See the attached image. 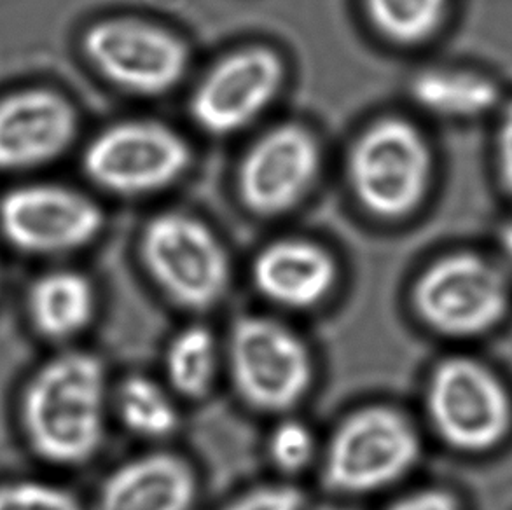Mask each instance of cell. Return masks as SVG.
<instances>
[{
  "instance_id": "1",
  "label": "cell",
  "mask_w": 512,
  "mask_h": 510,
  "mask_svg": "<svg viewBox=\"0 0 512 510\" xmlns=\"http://www.w3.org/2000/svg\"><path fill=\"white\" fill-rule=\"evenodd\" d=\"M105 388L104 366L90 353H65L44 364L21 404L37 455L60 465L88 462L104 439Z\"/></svg>"
},
{
  "instance_id": "2",
  "label": "cell",
  "mask_w": 512,
  "mask_h": 510,
  "mask_svg": "<svg viewBox=\"0 0 512 510\" xmlns=\"http://www.w3.org/2000/svg\"><path fill=\"white\" fill-rule=\"evenodd\" d=\"M413 308L423 324L443 338H485L511 313V276L499 259L474 250L450 252L430 262L416 278Z\"/></svg>"
},
{
  "instance_id": "3",
  "label": "cell",
  "mask_w": 512,
  "mask_h": 510,
  "mask_svg": "<svg viewBox=\"0 0 512 510\" xmlns=\"http://www.w3.org/2000/svg\"><path fill=\"white\" fill-rule=\"evenodd\" d=\"M425 411L444 446L479 456L512 434V393L483 360L455 355L439 362L425 388Z\"/></svg>"
},
{
  "instance_id": "4",
  "label": "cell",
  "mask_w": 512,
  "mask_h": 510,
  "mask_svg": "<svg viewBox=\"0 0 512 510\" xmlns=\"http://www.w3.org/2000/svg\"><path fill=\"white\" fill-rule=\"evenodd\" d=\"M434 170L429 140L402 118L380 119L369 126L348 158V179L357 200L385 221H401L422 207Z\"/></svg>"
},
{
  "instance_id": "5",
  "label": "cell",
  "mask_w": 512,
  "mask_h": 510,
  "mask_svg": "<svg viewBox=\"0 0 512 510\" xmlns=\"http://www.w3.org/2000/svg\"><path fill=\"white\" fill-rule=\"evenodd\" d=\"M420 455V435L404 414L387 406L366 407L336 428L327 446L324 479L336 493H371L408 476Z\"/></svg>"
},
{
  "instance_id": "6",
  "label": "cell",
  "mask_w": 512,
  "mask_h": 510,
  "mask_svg": "<svg viewBox=\"0 0 512 510\" xmlns=\"http://www.w3.org/2000/svg\"><path fill=\"white\" fill-rule=\"evenodd\" d=\"M140 252L154 282L182 308L208 310L228 292V254L219 238L191 215L153 217L142 233Z\"/></svg>"
},
{
  "instance_id": "7",
  "label": "cell",
  "mask_w": 512,
  "mask_h": 510,
  "mask_svg": "<svg viewBox=\"0 0 512 510\" xmlns=\"http://www.w3.org/2000/svg\"><path fill=\"white\" fill-rule=\"evenodd\" d=\"M228 362L238 393L261 411L291 409L312 385V357L305 343L268 317H243L233 325Z\"/></svg>"
},
{
  "instance_id": "8",
  "label": "cell",
  "mask_w": 512,
  "mask_h": 510,
  "mask_svg": "<svg viewBox=\"0 0 512 510\" xmlns=\"http://www.w3.org/2000/svg\"><path fill=\"white\" fill-rule=\"evenodd\" d=\"M84 170L107 191L125 196L156 193L191 163L186 140L151 121L119 123L102 131L84 154Z\"/></svg>"
},
{
  "instance_id": "9",
  "label": "cell",
  "mask_w": 512,
  "mask_h": 510,
  "mask_svg": "<svg viewBox=\"0 0 512 510\" xmlns=\"http://www.w3.org/2000/svg\"><path fill=\"white\" fill-rule=\"evenodd\" d=\"M83 46L102 76L121 90L146 97L173 90L189 65L186 44L147 21H98L84 34Z\"/></svg>"
},
{
  "instance_id": "10",
  "label": "cell",
  "mask_w": 512,
  "mask_h": 510,
  "mask_svg": "<svg viewBox=\"0 0 512 510\" xmlns=\"http://www.w3.org/2000/svg\"><path fill=\"white\" fill-rule=\"evenodd\" d=\"M7 240L30 254H62L93 242L104 214L81 193L60 186L14 189L0 203Z\"/></svg>"
},
{
  "instance_id": "11",
  "label": "cell",
  "mask_w": 512,
  "mask_h": 510,
  "mask_svg": "<svg viewBox=\"0 0 512 510\" xmlns=\"http://www.w3.org/2000/svg\"><path fill=\"white\" fill-rule=\"evenodd\" d=\"M282 84L284 62L273 49H240L201 81L191 98V114L208 133L229 135L259 118Z\"/></svg>"
},
{
  "instance_id": "12",
  "label": "cell",
  "mask_w": 512,
  "mask_h": 510,
  "mask_svg": "<svg viewBox=\"0 0 512 510\" xmlns=\"http://www.w3.org/2000/svg\"><path fill=\"white\" fill-rule=\"evenodd\" d=\"M319 168V144L312 133L299 125L277 126L245 154L238 191L254 214H285L303 200Z\"/></svg>"
},
{
  "instance_id": "13",
  "label": "cell",
  "mask_w": 512,
  "mask_h": 510,
  "mask_svg": "<svg viewBox=\"0 0 512 510\" xmlns=\"http://www.w3.org/2000/svg\"><path fill=\"white\" fill-rule=\"evenodd\" d=\"M74 107L55 91L28 90L0 102V168L23 170L58 158L76 137Z\"/></svg>"
},
{
  "instance_id": "14",
  "label": "cell",
  "mask_w": 512,
  "mask_h": 510,
  "mask_svg": "<svg viewBox=\"0 0 512 510\" xmlns=\"http://www.w3.org/2000/svg\"><path fill=\"white\" fill-rule=\"evenodd\" d=\"M336 262L320 245L280 240L257 254L252 278L273 303L303 310L324 301L336 283Z\"/></svg>"
},
{
  "instance_id": "15",
  "label": "cell",
  "mask_w": 512,
  "mask_h": 510,
  "mask_svg": "<svg viewBox=\"0 0 512 510\" xmlns=\"http://www.w3.org/2000/svg\"><path fill=\"white\" fill-rule=\"evenodd\" d=\"M196 477L180 456H140L107 477L98 510H191Z\"/></svg>"
},
{
  "instance_id": "16",
  "label": "cell",
  "mask_w": 512,
  "mask_h": 510,
  "mask_svg": "<svg viewBox=\"0 0 512 510\" xmlns=\"http://www.w3.org/2000/svg\"><path fill=\"white\" fill-rule=\"evenodd\" d=\"M409 93L422 111L444 121H478L493 116L506 102L499 81L485 70L443 65L418 72Z\"/></svg>"
},
{
  "instance_id": "17",
  "label": "cell",
  "mask_w": 512,
  "mask_h": 510,
  "mask_svg": "<svg viewBox=\"0 0 512 510\" xmlns=\"http://www.w3.org/2000/svg\"><path fill=\"white\" fill-rule=\"evenodd\" d=\"M28 313L35 329L51 339L76 336L95 313L90 280L76 271H53L41 276L28 294Z\"/></svg>"
},
{
  "instance_id": "18",
  "label": "cell",
  "mask_w": 512,
  "mask_h": 510,
  "mask_svg": "<svg viewBox=\"0 0 512 510\" xmlns=\"http://www.w3.org/2000/svg\"><path fill=\"white\" fill-rule=\"evenodd\" d=\"M453 0H366L367 14L388 41L418 46L439 34Z\"/></svg>"
},
{
  "instance_id": "19",
  "label": "cell",
  "mask_w": 512,
  "mask_h": 510,
  "mask_svg": "<svg viewBox=\"0 0 512 510\" xmlns=\"http://www.w3.org/2000/svg\"><path fill=\"white\" fill-rule=\"evenodd\" d=\"M217 343L203 327H189L168 346V380L177 392L189 399H200L212 388L217 373Z\"/></svg>"
},
{
  "instance_id": "20",
  "label": "cell",
  "mask_w": 512,
  "mask_h": 510,
  "mask_svg": "<svg viewBox=\"0 0 512 510\" xmlns=\"http://www.w3.org/2000/svg\"><path fill=\"white\" fill-rule=\"evenodd\" d=\"M118 409L126 428L149 439L167 437L179 423L170 395L142 376H133L119 386Z\"/></svg>"
},
{
  "instance_id": "21",
  "label": "cell",
  "mask_w": 512,
  "mask_h": 510,
  "mask_svg": "<svg viewBox=\"0 0 512 510\" xmlns=\"http://www.w3.org/2000/svg\"><path fill=\"white\" fill-rule=\"evenodd\" d=\"M0 510H81V505L55 484L18 481L0 486Z\"/></svg>"
},
{
  "instance_id": "22",
  "label": "cell",
  "mask_w": 512,
  "mask_h": 510,
  "mask_svg": "<svg viewBox=\"0 0 512 510\" xmlns=\"http://www.w3.org/2000/svg\"><path fill=\"white\" fill-rule=\"evenodd\" d=\"M271 462L284 472H299L312 462L315 455V437L312 430L299 421H284L271 434Z\"/></svg>"
},
{
  "instance_id": "23",
  "label": "cell",
  "mask_w": 512,
  "mask_h": 510,
  "mask_svg": "<svg viewBox=\"0 0 512 510\" xmlns=\"http://www.w3.org/2000/svg\"><path fill=\"white\" fill-rule=\"evenodd\" d=\"M305 498L296 488L273 484L249 491L222 510H303Z\"/></svg>"
},
{
  "instance_id": "24",
  "label": "cell",
  "mask_w": 512,
  "mask_h": 510,
  "mask_svg": "<svg viewBox=\"0 0 512 510\" xmlns=\"http://www.w3.org/2000/svg\"><path fill=\"white\" fill-rule=\"evenodd\" d=\"M495 138H493V156L495 172L502 191L512 203V97L495 114Z\"/></svg>"
},
{
  "instance_id": "25",
  "label": "cell",
  "mask_w": 512,
  "mask_h": 510,
  "mask_svg": "<svg viewBox=\"0 0 512 510\" xmlns=\"http://www.w3.org/2000/svg\"><path fill=\"white\" fill-rule=\"evenodd\" d=\"M387 510H462V505L451 491L425 488L399 498Z\"/></svg>"
},
{
  "instance_id": "26",
  "label": "cell",
  "mask_w": 512,
  "mask_h": 510,
  "mask_svg": "<svg viewBox=\"0 0 512 510\" xmlns=\"http://www.w3.org/2000/svg\"><path fill=\"white\" fill-rule=\"evenodd\" d=\"M497 243H499V261L502 262V266L506 268L507 275L511 276L512 280V217L500 226Z\"/></svg>"
}]
</instances>
